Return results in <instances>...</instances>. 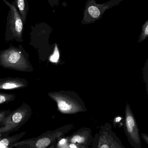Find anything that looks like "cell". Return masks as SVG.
I'll list each match as a JSON object with an SVG mask.
<instances>
[{
	"label": "cell",
	"mask_w": 148,
	"mask_h": 148,
	"mask_svg": "<svg viewBox=\"0 0 148 148\" xmlns=\"http://www.w3.org/2000/svg\"><path fill=\"white\" fill-rule=\"evenodd\" d=\"M0 66L5 69L30 72L33 68L27 53L22 45L15 47L10 44L7 49L0 51Z\"/></svg>",
	"instance_id": "1"
},
{
	"label": "cell",
	"mask_w": 148,
	"mask_h": 148,
	"mask_svg": "<svg viewBox=\"0 0 148 148\" xmlns=\"http://www.w3.org/2000/svg\"><path fill=\"white\" fill-rule=\"evenodd\" d=\"M73 124L65 125L53 131H48L38 137L17 142L13 148H51L54 147L57 141L72 130Z\"/></svg>",
	"instance_id": "2"
},
{
	"label": "cell",
	"mask_w": 148,
	"mask_h": 148,
	"mask_svg": "<svg viewBox=\"0 0 148 148\" xmlns=\"http://www.w3.org/2000/svg\"><path fill=\"white\" fill-rule=\"evenodd\" d=\"M31 114L30 107L24 102L20 107L11 111L0 124V136L7 137L10 134L18 131L28 121Z\"/></svg>",
	"instance_id": "3"
},
{
	"label": "cell",
	"mask_w": 148,
	"mask_h": 148,
	"mask_svg": "<svg viewBox=\"0 0 148 148\" xmlns=\"http://www.w3.org/2000/svg\"><path fill=\"white\" fill-rule=\"evenodd\" d=\"M9 7L10 11L6 26L5 42L15 40L17 42H23V34L24 23L14 2L10 3L6 0H2Z\"/></svg>",
	"instance_id": "4"
},
{
	"label": "cell",
	"mask_w": 148,
	"mask_h": 148,
	"mask_svg": "<svg viewBox=\"0 0 148 148\" xmlns=\"http://www.w3.org/2000/svg\"><path fill=\"white\" fill-rule=\"evenodd\" d=\"M91 145L93 148H125L109 123L100 127L93 137Z\"/></svg>",
	"instance_id": "5"
},
{
	"label": "cell",
	"mask_w": 148,
	"mask_h": 148,
	"mask_svg": "<svg viewBox=\"0 0 148 148\" xmlns=\"http://www.w3.org/2000/svg\"><path fill=\"white\" fill-rule=\"evenodd\" d=\"M123 0H110L103 3H97L95 0H88L84 10L82 23L84 24L93 23L102 17L107 10L119 4Z\"/></svg>",
	"instance_id": "6"
},
{
	"label": "cell",
	"mask_w": 148,
	"mask_h": 148,
	"mask_svg": "<svg viewBox=\"0 0 148 148\" xmlns=\"http://www.w3.org/2000/svg\"><path fill=\"white\" fill-rule=\"evenodd\" d=\"M125 115L124 132L130 144L133 148H141V140L138 124L128 103L125 107Z\"/></svg>",
	"instance_id": "7"
},
{
	"label": "cell",
	"mask_w": 148,
	"mask_h": 148,
	"mask_svg": "<svg viewBox=\"0 0 148 148\" xmlns=\"http://www.w3.org/2000/svg\"><path fill=\"white\" fill-rule=\"evenodd\" d=\"M68 143L77 144L87 148L91 145L93 137L92 131L89 128H82L67 137Z\"/></svg>",
	"instance_id": "8"
},
{
	"label": "cell",
	"mask_w": 148,
	"mask_h": 148,
	"mask_svg": "<svg viewBox=\"0 0 148 148\" xmlns=\"http://www.w3.org/2000/svg\"><path fill=\"white\" fill-rule=\"evenodd\" d=\"M27 81L18 77H7L0 78V90H14L26 88Z\"/></svg>",
	"instance_id": "9"
},
{
	"label": "cell",
	"mask_w": 148,
	"mask_h": 148,
	"mask_svg": "<svg viewBox=\"0 0 148 148\" xmlns=\"http://www.w3.org/2000/svg\"><path fill=\"white\" fill-rule=\"evenodd\" d=\"M55 98L58 104V109L63 114H75L82 110L80 106L67 98L58 96Z\"/></svg>",
	"instance_id": "10"
},
{
	"label": "cell",
	"mask_w": 148,
	"mask_h": 148,
	"mask_svg": "<svg viewBox=\"0 0 148 148\" xmlns=\"http://www.w3.org/2000/svg\"><path fill=\"white\" fill-rule=\"evenodd\" d=\"M26 132L7 137L0 136V148H13V146L23 137Z\"/></svg>",
	"instance_id": "11"
},
{
	"label": "cell",
	"mask_w": 148,
	"mask_h": 148,
	"mask_svg": "<svg viewBox=\"0 0 148 148\" xmlns=\"http://www.w3.org/2000/svg\"><path fill=\"white\" fill-rule=\"evenodd\" d=\"M14 3L18 10L23 23L27 20V15L29 10V5L27 0H14Z\"/></svg>",
	"instance_id": "12"
},
{
	"label": "cell",
	"mask_w": 148,
	"mask_h": 148,
	"mask_svg": "<svg viewBox=\"0 0 148 148\" xmlns=\"http://www.w3.org/2000/svg\"><path fill=\"white\" fill-rule=\"evenodd\" d=\"M14 94L0 92V105L13 101L15 99Z\"/></svg>",
	"instance_id": "13"
},
{
	"label": "cell",
	"mask_w": 148,
	"mask_h": 148,
	"mask_svg": "<svg viewBox=\"0 0 148 148\" xmlns=\"http://www.w3.org/2000/svg\"><path fill=\"white\" fill-rule=\"evenodd\" d=\"M148 37V20L142 27V32L138 39V43H140Z\"/></svg>",
	"instance_id": "14"
},
{
	"label": "cell",
	"mask_w": 148,
	"mask_h": 148,
	"mask_svg": "<svg viewBox=\"0 0 148 148\" xmlns=\"http://www.w3.org/2000/svg\"><path fill=\"white\" fill-rule=\"evenodd\" d=\"M142 70L143 82L145 84L148 98V58L143 67Z\"/></svg>",
	"instance_id": "15"
},
{
	"label": "cell",
	"mask_w": 148,
	"mask_h": 148,
	"mask_svg": "<svg viewBox=\"0 0 148 148\" xmlns=\"http://www.w3.org/2000/svg\"><path fill=\"white\" fill-rule=\"evenodd\" d=\"M56 147L59 148H87L78 144H73L68 142L63 144H58L56 143Z\"/></svg>",
	"instance_id": "16"
},
{
	"label": "cell",
	"mask_w": 148,
	"mask_h": 148,
	"mask_svg": "<svg viewBox=\"0 0 148 148\" xmlns=\"http://www.w3.org/2000/svg\"><path fill=\"white\" fill-rule=\"evenodd\" d=\"M60 56L59 49L57 47V46L56 45L53 53L50 56V58H49V61L51 62L56 63L58 62L59 59H60Z\"/></svg>",
	"instance_id": "17"
},
{
	"label": "cell",
	"mask_w": 148,
	"mask_h": 148,
	"mask_svg": "<svg viewBox=\"0 0 148 148\" xmlns=\"http://www.w3.org/2000/svg\"><path fill=\"white\" fill-rule=\"evenodd\" d=\"M11 111L9 109L0 110V124H1L5 121L7 116L10 114Z\"/></svg>",
	"instance_id": "18"
},
{
	"label": "cell",
	"mask_w": 148,
	"mask_h": 148,
	"mask_svg": "<svg viewBox=\"0 0 148 148\" xmlns=\"http://www.w3.org/2000/svg\"><path fill=\"white\" fill-rule=\"evenodd\" d=\"M49 3L52 8L59 5L60 0H48Z\"/></svg>",
	"instance_id": "19"
},
{
	"label": "cell",
	"mask_w": 148,
	"mask_h": 148,
	"mask_svg": "<svg viewBox=\"0 0 148 148\" xmlns=\"http://www.w3.org/2000/svg\"><path fill=\"white\" fill-rule=\"evenodd\" d=\"M141 136L142 138L143 139V140L148 145V135L145 134V133H142Z\"/></svg>",
	"instance_id": "20"
},
{
	"label": "cell",
	"mask_w": 148,
	"mask_h": 148,
	"mask_svg": "<svg viewBox=\"0 0 148 148\" xmlns=\"http://www.w3.org/2000/svg\"><path fill=\"white\" fill-rule=\"evenodd\" d=\"M122 117H121V116H117V117H116L115 119L114 120V124H115L116 123H117L119 122L120 121H121Z\"/></svg>",
	"instance_id": "21"
},
{
	"label": "cell",
	"mask_w": 148,
	"mask_h": 148,
	"mask_svg": "<svg viewBox=\"0 0 148 148\" xmlns=\"http://www.w3.org/2000/svg\"><path fill=\"white\" fill-rule=\"evenodd\" d=\"M51 148H58V147H56V145H55V146L54 147H52Z\"/></svg>",
	"instance_id": "22"
},
{
	"label": "cell",
	"mask_w": 148,
	"mask_h": 148,
	"mask_svg": "<svg viewBox=\"0 0 148 148\" xmlns=\"http://www.w3.org/2000/svg\"></svg>",
	"instance_id": "23"
}]
</instances>
